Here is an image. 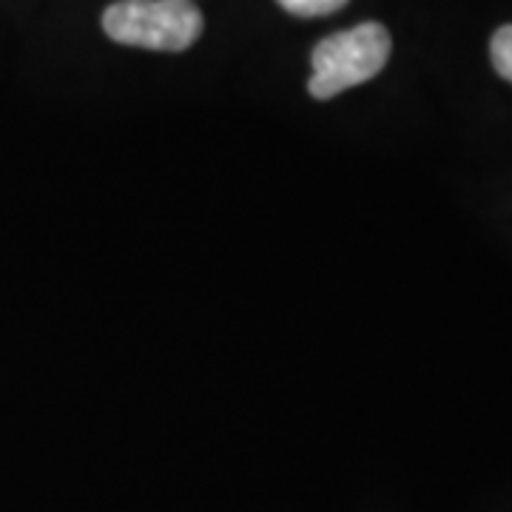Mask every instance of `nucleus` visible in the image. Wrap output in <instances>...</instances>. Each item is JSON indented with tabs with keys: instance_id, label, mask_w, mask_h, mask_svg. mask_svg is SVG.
Returning <instances> with one entry per match:
<instances>
[{
	"instance_id": "nucleus-1",
	"label": "nucleus",
	"mask_w": 512,
	"mask_h": 512,
	"mask_svg": "<svg viewBox=\"0 0 512 512\" xmlns=\"http://www.w3.org/2000/svg\"><path fill=\"white\" fill-rule=\"evenodd\" d=\"M103 32L123 46L185 52L202 35V12L191 0H117L103 12Z\"/></svg>"
},
{
	"instance_id": "nucleus-4",
	"label": "nucleus",
	"mask_w": 512,
	"mask_h": 512,
	"mask_svg": "<svg viewBox=\"0 0 512 512\" xmlns=\"http://www.w3.org/2000/svg\"><path fill=\"white\" fill-rule=\"evenodd\" d=\"M490 57H493L495 72L512 83V23L501 26L490 40Z\"/></svg>"
},
{
	"instance_id": "nucleus-3",
	"label": "nucleus",
	"mask_w": 512,
	"mask_h": 512,
	"mask_svg": "<svg viewBox=\"0 0 512 512\" xmlns=\"http://www.w3.org/2000/svg\"><path fill=\"white\" fill-rule=\"evenodd\" d=\"M293 18H325L345 9L350 0H276Z\"/></svg>"
},
{
	"instance_id": "nucleus-2",
	"label": "nucleus",
	"mask_w": 512,
	"mask_h": 512,
	"mask_svg": "<svg viewBox=\"0 0 512 512\" xmlns=\"http://www.w3.org/2000/svg\"><path fill=\"white\" fill-rule=\"evenodd\" d=\"M390 49V32L373 20L325 37L322 43H316L311 55L313 74L308 89L316 100H330L353 86H362L387 66Z\"/></svg>"
}]
</instances>
